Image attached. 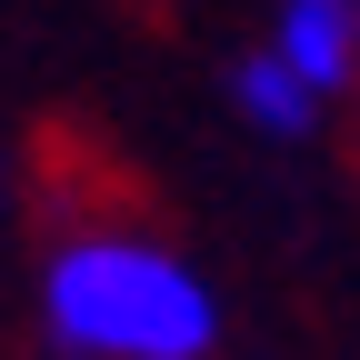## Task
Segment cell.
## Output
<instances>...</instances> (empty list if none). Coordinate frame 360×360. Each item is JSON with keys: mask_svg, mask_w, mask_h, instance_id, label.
I'll return each mask as SVG.
<instances>
[{"mask_svg": "<svg viewBox=\"0 0 360 360\" xmlns=\"http://www.w3.org/2000/svg\"><path fill=\"white\" fill-rule=\"evenodd\" d=\"M231 101H240V120H260V130H270V141H300L310 110H321V90H310L281 51H250V60L231 70Z\"/></svg>", "mask_w": 360, "mask_h": 360, "instance_id": "cell-3", "label": "cell"}, {"mask_svg": "<svg viewBox=\"0 0 360 360\" xmlns=\"http://www.w3.org/2000/svg\"><path fill=\"white\" fill-rule=\"evenodd\" d=\"M51 330L80 360H200L220 310L150 240H70L51 260Z\"/></svg>", "mask_w": 360, "mask_h": 360, "instance_id": "cell-1", "label": "cell"}, {"mask_svg": "<svg viewBox=\"0 0 360 360\" xmlns=\"http://www.w3.org/2000/svg\"><path fill=\"white\" fill-rule=\"evenodd\" d=\"M270 51L330 101V90L360 70V0H281V40H270Z\"/></svg>", "mask_w": 360, "mask_h": 360, "instance_id": "cell-2", "label": "cell"}]
</instances>
